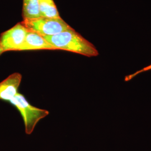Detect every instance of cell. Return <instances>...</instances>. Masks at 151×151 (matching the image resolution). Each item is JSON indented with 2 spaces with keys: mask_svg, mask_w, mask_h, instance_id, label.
Here are the masks:
<instances>
[{
  "mask_svg": "<svg viewBox=\"0 0 151 151\" xmlns=\"http://www.w3.org/2000/svg\"><path fill=\"white\" fill-rule=\"evenodd\" d=\"M44 38L55 50L68 51L87 57H96L99 55V52L93 44L73 28L53 36Z\"/></svg>",
  "mask_w": 151,
  "mask_h": 151,
  "instance_id": "1",
  "label": "cell"
},
{
  "mask_svg": "<svg viewBox=\"0 0 151 151\" xmlns=\"http://www.w3.org/2000/svg\"><path fill=\"white\" fill-rule=\"evenodd\" d=\"M9 103L17 108L22 115L25 125V131L31 134L38 122L49 115L48 110L32 106L23 95L17 93Z\"/></svg>",
  "mask_w": 151,
  "mask_h": 151,
  "instance_id": "2",
  "label": "cell"
},
{
  "mask_svg": "<svg viewBox=\"0 0 151 151\" xmlns=\"http://www.w3.org/2000/svg\"><path fill=\"white\" fill-rule=\"evenodd\" d=\"M22 23L29 31L37 32L43 37L53 36L72 28L61 17H40L32 20H22Z\"/></svg>",
  "mask_w": 151,
  "mask_h": 151,
  "instance_id": "3",
  "label": "cell"
},
{
  "mask_svg": "<svg viewBox=\"0 0 151 151\" xmlns=\"http://www.w3.org/2000/svg\"><path fill=\"white\" fill-rule=\"evenodd\" d=\"M28 30L22 22L2 32L0 35V55L9 51H20Z\"/></svg>",
  "mask_w": 151,
  "mask_h": 151,
  "instance_id": "4",
  "label": "cell"
},
{
  "mask_svg": "<svg viewBox=\"0 0 151 151\" xmlns=\"http://www.w3.org/2000/svg\"><path fill=\"white\" fill-rule=\"evenodd\" d=\"M22 80L21 73L15 72L0 82V100L10 101L18 92Z\"/></svg>",
  "mask_w": 151,
  "mask_h": 151,
  "instance_id": "5",
  "label": "cell"
},
{
  "mask_svg": "<svg viewBox=\"0 0 151 151\" xmlns=\"http://www.w3.org/2000/svg\"><path fill=\"white\" fill-rule=\"evenodd\" d=\"M35 50H55V49L38 33L28 31L20 51Z\"/></svg>",
  "mask_w": 151,
  "mask_h": 151,
  "instance_id": "6",
  "label": "cell"
},
{
  "mask_svg": "<svg viewBox=\"0 0 151 151\" xmlns=\"http://www.w3.org/2000/svg\"><path fill=\"white\" fill-rule=\"evenodd\" d=\"M22 16L23 20L40 17L38 0H23Z\"/></svg>",
  "mask_w": 151,
  "mask_h": 151,
  "instance_id": "7",
  "label": "cell"
},
{
  "mask_svg": "<svg viewBox=\"0 0 151 151\" xmlns=\"http://www.w3.org/2000/svg\"><path fill=\"white\" fill-rule=\"evenodd\" d=\"M40 17L48 18L60 17L53 0H38Z\"/></svg>",
  "mask_w": 151,
  "mask_h": 151,
  "instance_id": "8",
  "label": "cell"
},
{
  "mask_svg": "<svg viewBox=\"0 0 151 151\" xmlns=\"http://www.w3.org/2000/svg\"><path fill=\"white\" fill-rule=\"evenodd\" d=\"M149 70H151V65H149L148 66L143 68V69H142V70H140L136 72H135V73H133V74H132V75L128 76H127L125 80V81H128V80H131L132 78H133V77H135L136 76L138 75V74H139L140 73H142V72H146V71Z\"/></svg>",
  "mask_w": 151,
  "mask_h": 151,
  "instance_id": "9",
  "label": "cell"
}]
</instances>
